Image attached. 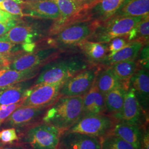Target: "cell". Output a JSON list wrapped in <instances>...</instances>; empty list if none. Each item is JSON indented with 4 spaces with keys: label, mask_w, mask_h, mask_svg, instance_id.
Returning <instances> with one entry per match:
<instances>
[{
    "label": "cell",
    "mask_w": 149,
    "mask_h": 149,
    "mask_svg": "<svg viewBox=\"0 0 149 149\" xmlns=\"http://www.w3.org/2000/svg\"><path fill=\"white\" fill-rule=\"evenodd\" d=\"M47 109L29 107H19L3 123L5 127H29L38 122Z\"/></svg>",
    "instance_id": "7c38bea8"
},
{
    "label": "cell",
    "mask_w": 149,
    "mask_h": 149,
    "mask_svg": "<svg viewBox=\"0 0 149 149\" xmlns=\"http://www.w3.org/2000/svg\"><path fill=\"white\" fill-rule=\"evenodd\" d=\"M0 137H1V133H0Z\"/></svg>",
    "instance_id": "7bdbcfd3"
},
{
    "label": "cell",
    "mask_w": 149,
    "mask_h": 149,
    "mask_svg": "<svg viewBox=\"0 0 149 149\" xmlns=\"http://www.w3.org/2000/svg\"><path fill=\"white\" fill-rule=\"evenodd\" d=\"M3 1H4V0H0V2H2ZM14 1H15L16 2H17L18 3H19V4H20L21 5L22 3V2H23V0H14Z\"/></svg>",
    "instance_id": "60d3db41"
},
{
    "label": "cell",
    "mask_w": 149,
    "mask_h": 149,
    "mask_svg": "<svg viewBox=\"0 0 149 149\" xmlns=\"http://www.w3.org/2000/svg\"><path fill=\"white\" fill-rule=\"evenodd\" d=\"M141 149H149V130L148 128H147V125L144 127Z\"/></svg>",
    "instance_id": "e575fe53"
},
{
    "label": "cell",
    "mask_w": 149,
    "mask_h": 149,
    "mask_svg": "<svg viewBox=\"0 0 149 149\" xmlns=\"http://www.w3.org/2000/svg\"><path fill=\"white\" fill-rule=\"evenodd\" d=\"M100 23L96 21L77 22L65 27L55 34V43L64 45H76L88 40Z\"/></svg>",
    "instance_id": "52a82bcc"
},
{
    "label": "cell",
    "mask_w": 149,
    "mask_h": 149,
    "mask_svg": "<svg viewBox=\"0 0 149 149\" xmlns=\"http://www.w3.org/2000/svg\"><path fill=\"white\" fill-rule=\"evenodd\" d=\"M144 127L142 128L137 125L117 121L110 134L114 135L125 140L136 149H141Z\"/></svg>",
    "instance_id": "2e32d148"
},
{
    "label": "cell",
    "mask_w": 149,
    "mask_h": 149,
    "mask_svg": "<svg viewBox=\"0 0 149 149\" xmlns=\"http://www.w3.org/2000/svg\"><path fill=\"white\" fill-rule=\"evenodd\" d=\"M38 33L31 26L27 25H16L15 27L0 37L1 42H6L16 44L33 43Z\"/></svg>",
    "instance_id": "ac0fdd59"
},
{
    "label": "cell",
    "mask_w": 149,
    "mask_h": 149,
    "mask_svg": "<svg viewBox=\"0 0 149 149\" xmlns=\"http://www.w3.org/2000/svg\"><path fill=\"white\" fill-rule=\"evenodd\" d=\"M125 0H92L87 3L84 21H96L100 24L112 16Z\"/></svg>",
    "instance_id": "8fae6325"
},
{
    "label": "cell",
    "mask_w": 149,
    "mask_h": 149,
    "mask_svg": "<svg viewBox=\"0 0 149 149\" xmlns=\"http://www.w3.org/2000/svg\"><path fill=\"white\" fill-rule=\"evenodd\" d=\"M90 67L80 56H73L48 65L38 77L35 85L65 83L75 74Z\"/></svg>",
    "instance_id": "7a4b0ae2"
},
{
    "label": "cell",
    "mask_w": 149,
    "mask_h": 149,
    "mask_svg": "<svg viewBox=\"0 0 149 149\" xmlns=\"http://www.w3.org/2000/svg\"><path fill=\"white\" fill-rule=\"evenodd\" d=\"M144 45V43L139 41L130 42L120 50L107 55L102 61L101 63L106 66H109L120 61L135 60Z\"/></svg>",
    "instance_id": "d6986e66"
},
{
    "label": "cell",
    "mask_w": 149,
    "mask_h": 149,
    "mask_svg": "<svg viewBox=\"0 0 149 149\" xmlns=\"http://www.w3.org/2000/svg\"><path fill=\"white\" fill-rule=\"evenodd\" d=\"M18 19H11L7 21L0 22V37L5 34L11 28L17 24Z\"/></svg>",
    "instance_id": "d6a6232c"
},
{
    "label": "cell",
    "mask_w": 149,
    "mask_h": 149,
    "mask_svg": "<svg viewBox=\"0 0 149 149\" xmlns=\"http://www.w3.org/2000/svg\"><path fill=\"white\" fill-rule=\"evenodd\" d=\"M22 102L9 105H1L0 106V124L8 117L12 112L19 107L21 106Z\"/></svg>",
    "instance_id": "1f68e13d"
},
{
    "label": "cell",
    "mask_w": 149,
    "mask_h": 149,
    "mask_svg": "<svg viewBox=\"0 0 149 149\" xmlns=\"http://www.w3.org/2000/svg\"><path fill=\"white\" fill-rule=\"evenodd\" d=\"M23 1H36V0H23Z\"/></svg>",
    "instance_id": "b9f144b4"
},
{
    "label": "cell",
    "mask_w": 149,
    "mask_h": 149,
    "mask_svg": "<svg viewBox=\"0 0 149 149\" xmlns=\"http://www.w3.org/2000/svg\"><path fill=\"white\" fill-rule=\"evenodd\" d=\"M65 83L34 85L26 92L21 107L48 109L60 97V90Z\"/></svg>",
    "instance_id": "8992f818"
},
{
    "label": "cell",
    "mask_w": 149,
    "mask_h": 149,
    "mask_svg": "<svg viewBox=\"0 0 149 149\" xmlns=\"http://www.w3.org/2000/svg\"><path fill=\"white\" fill-rule=\"evenodd\" d=\"M95 81L98 90L103 96L118 86H124L128 88L130 87L124 84L118 80L109 66H107L101 72L100 71L98 72Z\"/></svg>",
    "instance_id": "d4e9b609"
},
{
    "label": "cell",
    "mask_w": 149,
    "mask_h": 149,
    "mask_svg": "<svg viewBox=\"0 0 149 149\" xmlns=\"http://www.w3.org/2000/svg\"><path fill=\"white\" fill-rule=\"evenodd\" d=\"M118 80L126 85L130 86V81L136 70L139 64L134 60H125L109 66Z\"/></svg>",
    "instance_id": "484cf974"
},
{
    "label": "cell",
    "mask_w": 149,
    "mask_h": 149,
    "mask_svg": "<svg viewBox=\"0 0 149 149\" xmlns=\"http://www.w3.org/2000/svg\"><path fill=\"white\" fill-rule=\"evenodd\" d=\"M1 140L3 144H11L15 141H18L19 138L16 133V129L8 128L2 130L1 132Z\"/></svg>",
    "instance_id": "4dcf8cb0"
},
{
    "label": "cell",
    "mask_w": 149,
    "mask_h": 149,
    "mask_svg": "<svg viewBox=\"0 0 149 149\" xmlns=\"http://www.w3.org/2000/svg\"><path fill=\"white\" fill-rule=\"evenodd\" d=\"M134 93L145 114L149 117V72L144 68L136 70L130 81Z\"/></svg>",
    "instance_id": "9a60e30c"
},
{
    "label": "cell",
    "mask_w": 149,
    "mask_h": 149,
    "mask_svg": "<svg viewBox=\"0 0 149 149\" xmlns=\"http://www.w3.org/2000/svg\"><path fill=\"white\" fill-rule=\"evenodd\" d=\"M38 72L39 68L17 71L5 66L0 69V88L31 80L37 75Z\"/></svg>",
    "instance_id": "ffe728a7"
},
{
    "label": "cell",
    "mask_w": 149,
    "mask_h": 149,
    "mask_svg": "<svg viewBox=\"0 0 149 149\" xmlns=\"http://www.w3.org/2000/svg\"><path fill=\"white\" fill-rule=\"evenodd\" d=\"M100 70L88 67L75 74L63 85L60 92V97L84 96L90 89Z\"/></svg>",
    "instance_id": "9c48e42d"
},
{
    "label": "cell",
    "mask_w": 149,
    "mask_h": 149,
    "mask_svg": "<svg viewBox=\"0 0 149 149\" xmlns=\"http://www.w3.org/2000/svg\"><path fill=\"white\" fill-rule=\"evenodd\" d=\"M101 149H111L104 139L102 140Z\"/></svg>",
    "instance_id": "74e56055"
},
{
    "label": "cell",
    "mask_w": 149,
    "mask_h": 149,
    "mask_svg": "<svg viewBox=\"0 0 149 149\" xmlns=\"http://www.w3.org/2000/svg\"><path fill=\"white\" fill-rule=\"evenodd\" d=\"M82 115L83 96H64L46 111L42 121L53 125L63 134Z\"/></svg>",
    "instance_id": "6da1fadb"
},
{
    "label": "cell",
    "mask_w": 149,
    "mask_h": 149,
    "mask_svg": "<svg viewBox=\"0 0 149 149\" xmlns=\"http://www.w3.org/2000/svg\"><path fill=\"white\" fill-rule=\"evenodd\" d=\"M129 43L125 36L115 38L108 43V52L110 54L114 53L125 47Z\"/></svg>",
    "instance_id": "f546056e"
},
{
    "label": "cell",
    "mask_w": 149,
    "mask_h": 149,
    "mask_svg": "<svg viewBox=\"0 0 149 149\" xmlns=\"http://www.w3.org/2000/svg\"><path fill=\"white\" fill-rule=\"evenodd\" d=\"M125 37L129 42L132 41H139L144 43L145 45L148 44L149 16H145Z\"/></svg>",
    "instance_id": "4316f807"
},
{
    "label": "cell",
    "mask_w": 149,
    "mask_h": 149,
    "mask_svg": "<svg viewBox=\"0 0 149 149\" xmlns=\"http://www.w3.org/2000/svg\"><path fill=\"white\" fill-rule=\"evenodd\" d=\"M144 17H112L101 23L88 40L108 43L115 38L125 36Z\"/></svg>",
    "instance_id": "277c9868"
},
{
    "label": "cell",
    "mask_w": 149,
    "mask_h": 149,
    "mask_svg": "<svg viewBox=\"0 0 149 149\" xmlns=\"http://www.w3.org/2000/svg\"><path fill=\"white\" fill-rule=\"evenodd\" d=\"M59 52L54 48L41 50L36 53H28L16 57L6 67L17 71L39 68L43 64L58 56Z\"/></svg>",
    "instance_id": "30bf717a"
},
{
    "label": "cell",
    "mask_w": 149,
    "mask_h": 149,
    "mask_svg": "<svg viewBox=\"0 0 149 149\" xmlns=\"http://www.w3.org/2000/svg\"><path fill=\"white\" fill-rule=\"evenodd\" d=\"M75 1H76L77 2L81 3L82 4H85V3H88L89 2H90L91 1H92V0H75Z\"/></svg>",
    "instance_id": "ab89813d"
},
{
    "label": "cell",
    "mask_w": 149,
    "mask_h": 149,
    "mask_svg": "<svg viewBox=\"0 0 149 149\" xmlns=\"http://www.w3.org/2000/svg\"><path fill=\"white\" fill-rule=\"evenodd\" d=\"M28 85L17 84L0 88V106L9 105L23 101L28 89Z\"/></svg>",
    "instance_id": "7402d4cb"
},
{
    "label": "cell",
    "mask_w": 149,
    "mask_h": 149,
    "mask_svg": "<svg viewBox=\"0 0 149 149\" xmlns=\"http://www.w3.org/2000/svg\"><path fill=\"white\" fill-rule=\"evenodd\" d=\"M118 121L143 128L147 125L149 117L146 116L135 96L133 88H129L125 96L122 108L119 112L111 116Z\"/></svg>",
    "instance_id": "ba28073f"
},
{
    "label": "cell",
    "mask_w": 149,
    "mask_h": 149,
    "mask_svg": "<svg viewBox=\"0 0 149 149\" xmlns=\"http://www.w3.org/2000/svg\"><path fill=\"white\" fill-rule=\"evenodd\" d=\"M103 139L111 149H136L131 144L113 134L107 135Z\"/></svg>",
    "instance_id": "f1b7e54d"
},
{
    "label": "cell",
    "mask_w": 149,
    "mask_h": 149,
    "mask_svg": "<svg viewBox=\"0 0 149 149\" xmlns=\"http://www.w3.org/2000/svg\"><path fill=\"white\" fill-rule=\"evenodd\" d=\"M19 47H17L16 44L1 42L0 41V53L5 54H10L11 52H13L18 50Z\"/></svg>",
    "instance_id": "836d02e7"
},
{
    "label": "cell",
    "mask_w": 149,
    "mask_h": 149,
    "mask_svg": "<svg viewBox=\"0 0 149 149\" xmlns=\"http://www.w3.org/2000/svg\"><path fill=\"white\" fill-rule=\"evenodd\" d=\"M88 114H106L104 96L98 90L95 80L83 96V115Z\"/></svg>",
    "instance_id": "e0dca14e"
},
{
    "label": "cell",
    "mask_w": 149,
    "mask_h": 149,
    "mask_svg": "<svg viewBox=\"0 0 149 149\" xmlns=\"http://www.w3.org/2000/svg\"><path fill=\"white\" fill-rule=\"evenodd\" d=\"M61 134L58 128L42 121L27 128L22 143L27 149H58Z\"/></svg>",
    "instance_id": "3957f363"
},
{
    "label": "cell",
    "mask_w": 149,
    "mask_h": 149,
    "mask_svg": "<svg viewBox=\"0 0 149 149\" xmlns=\"http://www.w3.org/2000/svg\"><path fill=\"white\" fill-rule=\"evenodd\" d=\"M86 57L93 62L102 61L108 52L107 43H100L85 40L76 45Z\"/></svg>",
    "instance_id": "cb8c5ba5"
},
{
    "label": "cell",
    "mask_w": 149,
    "mask_h": 149,
    "mask_svg": "<svg viewBox=\"0 0 149 149\" xmlns=\"http://www.w3.org/2000/svg\"><path fill=\"white\" fill-rule=\"evenodd\" d=\"M10 54H5L0 53V66L3 65L4 67L7 66L10 64Z\"/></svg>",
    "instance_id": "8d00e7d4"
},
{
    "label": "cell",
    "mask_w": 149,
    "mask_h": 149,
    "mask_svg": "<svg viewBox=\"0 0 149 149\" xmlns=\"http://www.w3.org/2000/svg\"><path fill=\"white\" fill-rule=\"evenodd\" d=\"M1 147H0V149H1Z\"/></svg>",
    "instance_id": "ee69618b"
},
{
    "label": "cell",
    "mask_w": 149,
    "mask_h": 149,
    "mask_svg": "<svg viewBox=\"0 0 149 149\" xmlns=\"http://www.w3.org/2000/svg\"><path fill=\"white\" fill-rule=\"evenodd\" d=\"M21 7L24 16L56 20L60 16L58 7L53 0L23 1Z\"/></svg>",
    "instance_id": "4fadbf2b"
},
{
    "label": "cell",
    "mask_w": 149,
    "mask_h": 149,
    "mask_svg": "<svg viewBox=\"0 0 149 149\" xmlns=\"http://www.w3.org/2000/svg\"><path fill=\"white\" fill-rule=\"evenodd\" d=\"M0 10L18 17H23L21 5L14 0H4L0 2Z\"/></svg>",
    "instance_id": "83f0119b"
},
{
    "label": "cell",
    "mask_w": 149,
    "mask_h": 149,
    "mask_svg": "<svg viewBox=\"0 0 149 149\" xmlns=\"http://www.w3.org/2000/svg\"><path fill=\"white\" fill-rule=\"evenodd\" d=\"M102 140L77 132H65L60 139L58 149H101Z\"/></svg>",
    "instance_id": "5bb4252c"
},
{
    "label": "cell",
    "mask_w": 149,
    "mask_h": 149,
    "mask_svg": "<svg viewBox=\"0 0 149 149\" xmlns=\"http://www.w3.org/2000/svg\"><path fill=\"white\" fill-rule=\"evenodd\" d=\"M117 121L107 114H84L65 132L85 134L102 140L111 133Z\"/></svg>",
    "instance_id": "5b68a950"
},
{
    "label": "cell",
    "mask_w": 149,
    "mask_h": 149,
    "mask_svg": "<svg viewBox=\"0 0 149 149\" xmlns=\"http://www.w3.org/2000/svg\"><path fill=\"white\" fill-rule=\"evenodd\" d=\"M128 90L124 86H120L104 95L107 114L113 116L121 110Z\"/></svg>",
    "instance_id": "603a6c76"
},
{
    "label": "cell",
    "mask_w": 149,
    "mask_h": 149,
    "mask_svg": "<svg viewBox=\"0 0 149 149\" xmlns=\"http://www.w3.org/2000/svg\"><path fill=\"white\" fill-rule=\"evenodd\" d=\"M0 149H27L25 148H23L22 146H15V147H12V148H3L2 149L1 148Z\"/></svg>",
    "instance_id": "f35d334b"
},
{
    "label": "cell",
    "mask_w": 149,
    "mask_h": 149,
    "mask_svg": "<svg viewBox=\"0 0 149 149\" xmlns=\"http://www.w3.org/2000/svg\"><path fill=\"white\" fill-rule=\"evenodd\" d=\"M18 16H14L10 13L0 10V22H5L14 19H18Z\"/></svg>",
    "instance_id": "d590c367"
},
{
    "label": "cell",
    "mask_w": 149,
    "mask_h": 149,
    "mask_svg": "<svg viewBox=\"0 0 149 149\" xmlns=\"http://www.w3.org/2000/svg\"><path fill=\"white\" fill-rule=\"evenodd\" d=\"M149 0H125L112 17H140L149 16Z\"/></svg>",
    "instance_id": "44dd1931"
}]
</instances>
